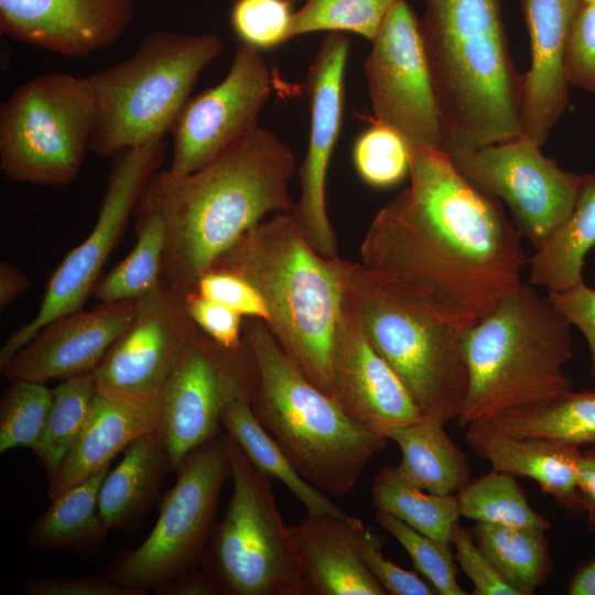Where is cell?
Listing matches in <instances>:
<instances>
[{
  "label": "cell",
  "mask_w": 595,
  "mask_h": 595,
  "mask_svg": "<svg viewBox=\"0 0 595 595\" xmlns=\"http://www.w3.org/2000/svg\"><path fill=\"white\" fill-rule=\"evenodd\" d=\"M410 185L375 215L360 263L425 300L463 332L521 282V234L501 202L439 148L409 143Z\"/></svg>",
  "instance_id": "6da1fadb"
},
{
  "label": "cell",
  "mask_w": 595,
  "mask_h": 595,
  "mask_svg": "<svg viewBox=\"0 0 595 595\" xmlns=\"http://www.w3.org/2000/svg\"><path fill=\"white\" fill-rule=\"evenodd\" d=\"M293 152L257 126L206 165L186 175L156 172L136 208L158 213L166 246L162 279L185 296L198 279L269 214L291 212Z\"/></svg>",
  "instance_id": "7a4b0ae2"
},
{
  "label": "cell",
  "mask_w": 595,
  "mask_h": 595,
  "mask_svg": "<svg viewBox=\"0 0 595 595\" xmlns=\"http://www.w3.org/2000/svg\"><path fill=\"white\" fill-rule=\"evenodd\" d=\"M420 32L452 153L522 136L523 75L509 51L500 0H424Z\"/></svg>",
  "instance_id": "3957f363"
},
{
  "label": "cell",
  "mask_w": 595,
  "mask_h": 595,
  "mask_svg": "<svg viewBox=\"0 0 595 595\" xmlns=\"http://www.w3.org/2000/svg\"><path fill=\"white\" fill-rule=\"evenodd\" d=\"M351 262L317 252L285 212L245 234L210 269L236 273L257 289L269 312L267 326L283 351L331 396L332 342Z\"/></svg>",
  "instance_id": "277c9868"
},
{
  "label": "cell",
  "mask_w": 595,
  "mask_h": 595,
  "mask_svg": "<svg viewBox=\"0 0 595 595\" xmlns=\"http://www.w3.org/2000/svg\"><path fill=\"white\" fill-rule=\"evenodd\" d=\"M258 371L251 409L300 475L323 493H350L389 439L350 420L283 351L267 324L245 318Z\"/></svg>",
  "instance_id": "5b68a950"
},
{
  "label": "cell",
  "mask_w": 595,
  "mask_h": 595,
  "mask_svg": "<svg viewBox=\"0 0 595 595\" xmlns=\"http://www.w3.org/2000/svg\"><path fill=\"white\" fill-rule=\"evenodd\" d=\"M571 326L548 295L521 282L464 333L468 383L457 422L467 428L572 390Z\"/></svg>",
  "instance_id": "8992f818"
},
{
  "label": "cell",
  "mask_w": 595,
  "mask_h": 595,
  "mask_svg": "<svg viewBox=\"0 0 595 595\" xmlns=\"http://www.w3.org/2000/svg\"><path fill=\"white\" fill-rule=\"evenodd\" d=\"M347 293L365 335L403 382L421 413L458 419L467 391L464 333L398 281L351 262Z\"/></svg>",
  "instance_id": "52a82bcc"
},
{
  "label": "cell",
  "mask_w": 595,
  "mask_h": 595,
  "mask_svg": "<svg viewBox=\"0 0 595 595\" xmlns=\"http://www.w3.org/2000/svg\"><path fill=\"white\" fill-rule=\"evenodd\" d=\"M221 50L213 33L158 30L127 60L87 76L95 108L89 150L112 156L164 139L199 74Z\"/></svg>",
  "instance_id": "ba28073f"
},
{
  "label": "cell",
  "mask_w": 595,
  "mask_h": 595,
  "mask_svg": "<svg viewBox=\"0 0 595 595\" xmlns=\"http://www.w3.org/2000/svg\"><path fill=\"white\" fill-rule=\"evenodd\" d=\"M232 491L213 529L202 570L218 595H309L290 527L278 509L270 477L260 472L226 432Z\"/></svg>",
  "instance_id": "9c48e42d"
},
{
  "label": "cell",
  "mask_w": 595,
  "mask_h": 595,
  "mask_svg": "<svg viewBox=\"0 0 595 595\" xmlns=\"http://www.w3.org/2000/svg\"><path fill=\"white\" fill-rule=\"evenodd\" d=\"M87 77L46 73L0 107V169L12 182L65 185L78 174L94 119Z\"/></svg>",
  "instance_id": "30bf717a"
},
{
  "label": "cell",
  "mask_w": 595,
  "mask_h": 595,
  "mask_svg": "<svg viewBox=\"0 0 595 595\" xmlns=\"http://www.w3.org/2000/svg\"><path fill=\"white\" fill-rule=\"evenodd\" d=\"M176 474L149 536L121 550L106 570L110 580L143 595L202 562L220 490L231 476L224 433L193 451Z\"/></svg>",
  "instance_id": "8fae6325"
},
{
  "label": "cell",
  "mask_w": 595,
  "mask_h": 595,
  "mask_svg": "<svg viewBox=\"0 0 595 595\" xmlns=\"http://www.w3.org/2000/svg\"><path fill=\"white\" fill-rule=\"evenodd\" d=\"M164 149V139H159L122 149L111 156L108 183L93 230L56 268L34 317L17 328L1 346L0 370L42 327L83 309L144 186L156 173Z\"/></svg>",
  "instance_id": "7c38bea8"
},
{
  "label": "cell",
  "mask_w": 595,
  "mask_h": 595,
  "mask_svg": "<svg viewBox=\"0 0 595 595\" xmlns=\"http://www.w3.org/2000/svg\"><path fill=\"white\" fill-rule=\"evenodd\" d=\"M258 381L252 350L245 338L238 348H226L201 331L159 398L156 431L177 472L197 447L217 436L226 404L251 398Z\"/></svg>",
  "instance_id": "4fadbf2b"
},
{
  "label": "cell",
  "mask_w": 595,
  "mask_h": 595,
  "mask_svg": "<svg viewBox=\"0 0 595 595\" xmlns=\"http://www.w3.org/2000/svg\"><path fill=\"white\" fill-rule=\"evenodd\" d=\"M524 136L448 153L475 186L504 203L516 227L540 247L571 214L582 175L561 169Z\"/></svg>",
  "instance_id": "5bb4252c"
},
{
  "label": "cell",
  "mask_w": 595,
  "mask_h": 595,
  "mask_svg": "<svg viewBox=\"0 0 595 595\" xmlns=\"http://www.w3.org/2000/svg\"><path fill=\"white\" fill-rule=\"evenodd\" d=\"M199 334L184 296L162 279L137 300L132 322L93 371L96 390L158 405L164 386Z\"/></svg>",
  "instance_id": "9a60e30c"
},
{
  "label": "cell",
  "mask_w": 595,
  "mask_h": 595,
  "mask_svg": "<svg viewBox=\"0 0 595 595\" xmlns=\"http://www.w3.org/2000/svg\"><path fill=\"white\" fill-rule=\"evenodd\" d=\"M371 44L364 69L375 120L409 143L443 150L420 20L405 0L393 6Z\"/></svg>",
  "instance_id": "2e32d148"
},
{
  "label": "cell",
  "mask_w": 595,
  "mask_h": 595,
  "mask_svg": "<svg viewBox=\"0 0 595 595\" xmlns=\"http://www.w3.org/2000/svg\"><path fill=\"white\" fill-rule=\"evenodd\" d=\"M273 87L261 51L240 44L225 78L188 98L172 129L167 171L186 175L206 165L258 126Z\"/></svg>",
  "instance_id": "e0dca14e"
},
{
  "label": "cell",
  "mask_w": 595,
  "mask_h": 595,
  "mask_svg": "<svg viewBox=\"0 0 595 595\" xmlns=\"http://www.w3.org/2000/svg\"><path fill=\"white\" fill-rule=\"evenodd\" d=\"M349 51L347 35L326 33L304 83L310 105V131L305 156L299 169L301 193L290 213L309 244L326 257L339 256L337 236L327 214L326 176L342 131Z\"/></svg>",
  "instance_id": "ac0fdd59"
},
{
  "label": "cell",
  "mask_w": 595,
  "mask_h": 595,
  "mask_svg": "<svg viewBox=\"0 0 595 595\" xmlns=\"http://www.w3.org/2000/svg\"><path fill=\"white\" fill-rule=\"evenodd\" d=\"M331 397L355 423L387 439L424 416L368 340L348 293L332 342Z\"/></svg>",
  "instance_id": "d6986e66"
},
{
  "label": "cell",
  "mask_w": 595,
  "mask_h": 595,
  "mask_svg": "<svg viewBox=\"0 0 595 595\" xmlns=\"http://www.w3.org/2000/svg\"><path fill=\"white\" fill-rule=\"evenodd\" d=\"M136 0H0L7 36L66 57L111 46L130 25Z\"/></svg>",
  "instance_id": "ffe728a7"
},
{
  "label": "cell",
  "mask_w": 595,
  "mask_h": 595,
  "mask_svg": "<svg viewBox=\"0 0 595 595\" xmlns=\"http://www.w3.org/2000/svg\"><path fill=\"white\" fill-rule=\"evenodd\" d=\"M137 300L63 315L44 327L1 369L10 381L46 383L94 371L133 320Z\"/></svg>",
  "instance_id": "44dd1931"
},
{
  "label": "cell",
  "mask_w": 595,
  "mask_h": 595,
  "mask_svg": "<svg viewBox=\"0 0 595 595\" xmlns=\"http://www.w3.org/2000/svg\"><path fill=\"white\" fill-rule=\"evenodd\" d=\"M581 0H521L531 65L523 75L522 136L543 145L569 101L566 47Z\"/></svg>",
  "instance_id": "7402d4cb"
},
{
  "label": "cell",
  "mask_w": 595,
  "mask_h": 595,
  "mask_svg": "<svg viewBox=\"0 0 595 595\" xmlns=\"http://www.w3.org/2000/svg\"><path fill=\"white\" fill-rule=\"evenodd\" d=\"M360 519L310 513L290 527L298 567L309 595H385L363 558Z\"/></svg>",
  "instance_id": "603a6c76"
},
{
  "label": "cell",
  "mask_w": 595,
  "mask_h": 595,
  "mask_svg": "<svg viewBox=\"0 0 595 595\" xmlns=\"http://www.w3.org/2000/svg\"><path fill=\"white\" fill-rule=\"evenodd\" d=\"M158 423V405L139 404L96 390L80 432L48 479V499L110 465L136 439L156 430Z\"/></svg>",
  "instance_id": "cb8c5ba5"
},
{
  "label": "cell",
  "mask_w": 595,
  "mask_h": 595,
  "mask_svg": "<svg viewBox=\"0 0 595 595\" xmlns=\"http://www.w3.org/2000/svg\"><path fill=\"white\" fill-rule=\"evenodd\" d=\"M466 441L493 469L531 478L571 516L584 515L578 489L580 447L538 437L502 435L468 425Z\"/></svg>",
  "instance_id": "d4e9b609"
},
{
  "label": "cell",
  "mask_w": 595,
  "mask_h": 595,
  "mask_svg": "<svg viewBox=\"0 0 595 595\" xmlns=\"http://www.w3.org/2000/svg\"><path fill=\"white\" fill-rule=\"evenodd\" d=\"M170 470L169 455L156 430L136 439L120 463L108 472L99 491V513L106 529L136 528Z\"/></svg>",
  "instance_id": "484cf974"
},
{
  "label": "cell",
  "mask_w": 595,
  "mask_h": 595,
  "mask_svg": "<svg viewBox=\"0 0 595 595\" xmlns=\"http://www.w3.org/2000/svg\"><path fill=\"white\" fill-rule=\"evenodd\" d=\"M595 247V173L582 175L575 205L547 240L528 259L529 280L548 292L583 282L586 255Z\"/></svg>",
  "instance_id": "4316f807"
},
{
  "label": "cell",
  "mask_w": 595,
  "mask_h": 595,
  "mask_svg": "<svg viewBox=\"0 0 595 595\" xmlns=\"http://www.w3.org/2000/svg\"><path fill=\"white\" fill-rule=\"evenodd\" d=\"M444 425L441 420L424 415L396 429L388 439L400 448L397 468L405 479L429 493L455 495L470 482V465Z\"/></svg>",
  "instance_id": "83f0119b"
},
{
  "label": "cell",
  "mask_w": 595,
  "mask_h": 595,
  "mask_svg": "<svg viewBox=\"0 0 595 595\" xmlns=\"http://www.w3.org/2000/svg\"><path fill=\"white\" fill-rule=\"evenodd\" d=\"M476 425L507 436L538 437L577 447L595 446V390H570L549 400L507 410Z\"/></svg>",
  "instance_id": "f1b7e54d"
},
{
  "label": "cell",
  "mask_w": 595,
  "mask_h": 595,
  "mask_svg": "<svg viewBox=\"0 0 595 595\" xmlns=\"http://www.w3.org/2000/svg\"><path fill=\"white\" fill-rule=\"evenodd\" d=\"M109 470L110 465L52 499L28 530L29 547L75 551L101 544L108 530L99 513V491Z\"/></svg>",
  "instance_id": "f546056e"
},
{
  "label": "cell",
  "mask_w": 595,
  "mask_h": 595,
  "mask_svg": "<svg viewBox=\"0 0 595 595\" xmlns=\"http://www.w3.org/2000/svg\"><path fill=\"white\" fill-rule=\"evenodd\" d=\"M220 423L248 459L268 477L280 480L303 504L307 512L346 513L325 493L300 475L283 450L256 418L249 398L230 400L221 412Z\"/></svg>",
  "instance_id": "4dcf8cb0"
},
{
  "label": "cell",
  "mask_w": 595,
  "mask_h": 595,
  "mask_svg": "<svg viewBox=\"0 0 595 595\" xmlns=\"http://www.w3.org/2000/svg\"><path fill=\"white\" fill-rule=\"evenodd\" d=\"M479 549L519 595H530L552 570L545 531L476 522L470 531Z\"/></svg>",
  "instance_id": "1f68e13d"
},
{
  "label": "cell",
  "mask_w": 595,
  "mask_h": 595,
  "mask_svg": "<svg viewBox=\"0 0 595 595\" xmlns=\"http://www.w3.org/2000/svg\"><path fill=\"white\" fill-rule=\"evenodd\" d=\"M371 498L377 511L391 515L420 533L452 544L453 527L461 517L455 495L429 493L405 479L397 466L376 475Z\"/></svg>",
  "instance_id": "d6a6232c"
},
{
  "label": "cell",
  "mask_w": 595,
  "mask_h": 595,
  "mask_svg": "<svg viewBox=\"0 0 595 595\" xmlns=\"http://www.w3.org/2000/svg\"><path fill=\"white\" fill-rule=\"evenodd\" d=\"M138 212V239L130 253L100 278L93 292L101 304L132 301L151 292L162 280L166 230L161 216Z\"/></svg>",
  "instance_id": "836d02e7"
},
{
  "label": "cell",
  "mask_w": 595,
  "mask_h": 595,
  "mask_svg": "<svg viewBox=\"0 0 595 595\" xmlns=\"http://www.w3.org/2000/svg\"><path fill=\"white\" fill-rule=\"evenodd\" d=\"M459 515L476 522L548 531L551 523L528 502L515 476L493 469L455 494Z\"/></svg>",
  "instance_id": "e575fe53"
},
{
  "label": "cell",
  "mask_w": 595,
  "mask_h": 595,
  "mask_svg": "<svg viewBox=\"0 0 595 595\" xmlns=\"http://www.w3.org/2000/svg\"><path fill=\"white\" fill-rule=\"evenodd\" d=\"M54 398L42 437L32 451L52 478L80 432L96 393L94 372L62 380L53 388Z\"/></svg>",
  "instance_id": "d590c367"
},
{
  "label": "cell",
  "mask_w": 595,
  "mask_h": 595,
  "mask_svg": "<svg viewBox=\"0 0 595 595\" xmlns=\"http://www.w3.org/2000/svg\"><path fill=\"white\" fill-rule=\"evenodd\" d=\"M400 0H305L293 13L291 39L313 32H350L372 42Z\"/></svg>",
  "instance_id": "8d00e7d4"
},
{
  "label": "cell",
  "mask_w": 595,
  "mask_h": 595,
  "mask_svg": "<svg viewBox=\"0 0 595 595\" xmlns=\"http://www.w3.org/2000/svg\"><path fill=\"white\" fill-rule=\"evenodd\" d=\"M54 398L43 382L13 380L0 402V453L33 451L44 432Z\"/></svg>",
  "instance_id": "74e56055"
},
{
  "label": "cell",
  "mask_w": 595,
  "mask_h": 595,
  "mask_svg": "<svg viewBox=\"0 0 595 595\" xmlns=\"http://www.w3.org/2000/svg\"><path fill=\"white\" fill-rule=\"evenodd\" d=\"M353 163L369 186H394L410 173L409 142L396 129L375 120L356 138Z\"/></svg>",
  "instance_id": "f35d334b"
},
{
  "label": "cell",
  "mask_w": 595,
  "mask_h": 595,
  "mask_svg": "<svg viewBox=\"0 0 595 595\" xmlns=\"http://www.w3.org/2000/svg\"><path fill=\"white\" fill-rule=\"evenodd\" d=\"M377 522L407 551L415 570L441 595H466L458 584L452 544L434 540L414 530L400 519L377 511Z\"/></svg>",
  "instance_id": "ab89813d"
},
{
  "label": "cell",
  "mask_w": 595,
  "mask_h": 595,
  "mask_svg": "<svg viewBox=\"0 0 595 595\" xmlns=\"http://www.w3.org/2000/svg\"><path fill=\"white\" fill-rule=\"evenodd\" d=\"M293 13L290 0H236L230 24L241 44L264 51L291 40Z\"/></svg>",
  "instance_id": "60d3db41"
},
{
  "label": "cell",
  "mask_w": 595,
  "mask_h": 595,
  "mask_svg": "<svg viewBox=\"0 0 595 595\" xmlns=\"http://www.w3.org/2000/svg\"><path fill=\"white\" fill-rule=\"evenodd\" d=\"M199 295L231 309L245 318L269 321L267 305L257 289L242 277L219 269H209L197 281Z\"/></svg>",
  "instance_id": "b9f144b4"
},
{
  "label": "cell",
  "mask_w": 595,
  "mask_h": 595,
  "mask_svg": "<svg viewBox=\"0 0 595 595\" xmlns=\"http://www.w3.org/2000/svg\"><path fill=\"white\" fill-rule=\"evenodd\" d=\"M570 85L595 93V2L582 3L573 20L567 47Z\"/></svg>",
  "instance_id": "7bdbcfd3"
},
{
  "label": "cell",
  "mask_w": 595,
  "mask_h": 595,
  "mask_svg": "<svg viewBox=\"0 0 595 595\" xmlns=\"http://www.w3.org/2000/svg\"><path fill=\"white\" fill-rule=\"evenodd\" d=\"M451 543L456 561L472 582L475 595H519L499 574L491 561L477 545L470 531L458 522L453 527Z\"/></svg>",
  "instance_id": "ee69618b"
},
{
  "label": "cell",
  "mask_w": 595,
  "mask_h": 595,
  "mask_svg": "<svg viewBox=\"0 0 595 595\" xmlns=\"http://www.w3.org/2000/svg\"><path fill=\"white\" fill-rule=\"evenodd\" d=\"M382 539L366 527L361 533L360 548L369 571L391 595H433V586L412 571L400 567L386 559L381 551Z\"/></svg>",
  "instance_id": "f6af8a7d"
},
{
  "label": "cell",
  "mask_w": 595,
  "mask_h": 595,
  "mask_svg": "<svg viewBox=\"0 0 595 595\" xmlns=\"http://www.w3.org/2000/svg\"><path fill=\"white\" fill-rule=\"evenodd\" d=\"M184 306L195 325L217 344L226 348H238L244 344L245 317L237 312L197 292L184 296Z\"/></svg>",
  "instance_id": "bcb514c9"
},
{
  "label": "cell",
  "mask_w": 595,
  "mask_h": 595,
  "mask_svg": "<svg viewBox=\"0 0 595 595\" xmlns=\"http://www.w3.org/2000/svg\"><path fill=\"white\" fill-rule=\"evenodd\" d=\"M553 306L584 335L591 354V372L595 380V290L581 282L567 290L548 292Z\"/></svg>",
  "instance_id": "7dc6e473"
},
{
  "label": "cell",
  "mask_w": 595,
  "mask_h": 595,
  "mask_svg": "<svg viewBox=\"0 0 595 595\" xmlns=\"http://www.w3.org/2000/svg\"><path fill=\"white\" fill-rule=\"evenodd\" d=\"M24 595H143L105 576L34 578L25 583Z\"/></svg>",
  "instance_id": "c3c4849f"
},
{
  "label": "cell",
  "mask_w": 595,
  "mask_h": 595,
  "mask_svg": "<svg viewBox=\"0 0 595 595\" xmlns=\"http://www.w3.org/2000/svg\"><path fill=\"white\" fill-rule=\"evenodd\" d=\"M578 489L586 524L595 534V450L582 452L577 461Z\"/></svg>",
  "instance_id": "681fc988"
},
{
  "label": "cell",
  "mask_w": 595,
  "mask_h": 595,
  "mask_svg": "<svg viewBox=\"0 0 595 595\" xmlns=\"http://www.w3.org/2000/svg\"><path fill=\"white\" fill-rule=\"evenodd\" d=\"M158 595H218L203 570H188L154 589Z\"/></svg>",
  "instance_id": "f907efd6"
},
{
  "label": "cell",
  "mask_w": 595,
  "mask_h": 595,
  "mask_svg": "<svg viewBox=\"0 0 595 595\" xmlns=\"http://www.w3.org/2000/svg\"><path fill=\"white\" fill-rule=\"evenodd\" d=\"M31 286L29 277L17 266L0 263V310L3 311Z\"/></svg>",
  "instance_id": "816d5d0a"
},
{
  "label": "cell",
  "mask_w": 595,
  "mask_h": 595,
  "mask_svg": "<svg viewBox=\"0 0 595 595\" xmlns=\"http://www.w3.org/2000/svg\"><path fill=\"white\" fill-rule=\"evenodd\" d=\"M567 592L571 595H595V561L586 563L573 574Z\"/></svg>",
  "instance_id": "f5cc1de1"
},
{
  "label": "cell",
  "mask_w": 595,
  "mask_h": 595,
  "mask_svg": "<svg viewBox=\"0 0 595 595\" xmlns=\"http://www.w3.org/2000/svg\"><path fill=\"white\" fill-rule=\"evenodd\" d=\"M582 3H591V2H595V0H581Z\"/></svg>",
  "instance_id": "db71d44e"
},
{
  "label": "cell",
  "mask_w": 595,
  "mask_h": 595,
  "mask_svg": "<svg viewBox=\"0 0 595 595\" xmlns=\"http://www.w3.org/2000/svg\"><path fill=\"white\" fill-rule=\"evenodd\" d=\"M593 448L595 450V446Z\"/></svg>",
  "instance_id": "11a10c76"
}]
</instances>
